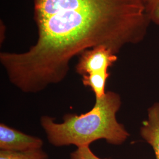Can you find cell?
Here are the masks:
<instances>
[{
    "label": "cell",
    "instance_id": "1",
    "mask_svg": "<svg viewBox=\"0 0 159 159\" xmlns=\"http://www.w3.org/2000/svg\"><path fill=\"white\" fill-rule=\"evenodd\" d=\"M36 43L23 52H1L10 81L25 93L61 83L71 60L104 45L117 54L145 38L150 23L146 0H34Z\"/></svg>",
    "mask_w": 159,
    "mask_h": 159
},
{
    "label": "cell",
    "instance_id": "8",
    "mask_svg": "<svg viewBox=\"0 0 159 159\" xmlns=\"http://www.w3.org/2000/svg\"><path fill=\"white\" fill-rule=\"evenodd\" d=\"M70 159H103L97 156L91 151L90 146H85L77 148L70 154Z\"/></svg>",
    "mask_w": 159,
    "mask_h": 159
},
{
    "label": "cell",
    "instance_id": "5",
    "mask_svg": "<svg viewBox=\"0 0 159 159\" xmlns=\"http://www.w3.org/2000/svg\"><path fill=\"white\" fill-rule=\"evenodd\" d=\"M148 119L143 123L140 135L153 148L156 159H159V102L148 109Z\"/></svg>",
    "mask_w": 159,
    "mask_h": 159
},
{
    "label": "cell",
    "instance_id": "2",
    "mask_svg": "<svg viewBox=\"0 0 159 159\" xmlns=\"http://www.w3.org/2000/svg\"><path fill=\"white\" fill-rule=\"evenodd\" d=\"M121 106L119 94L108 91L102 98H96L93 107L85 113L66 114L60 123H56L53 117L43 116L40 119V125L49 143L57 148L90 146L101 139L110 144L121 145L130 136L116 118Z\"/></svg>",
    "mask_w": 159,
    "mask_h": 159
},
{
    "label": "cell",
    "instance_id": "9",
    "mask_svg": "<svg viewBox=\"0 0 159 159\" xmlns=\"http://www.w3.org/2000/svg\"><path fill=\"white\" fill-rule=\"evenodd\" d=\"M148 16L151 22L159 25V0H146Z\"/></svg>",
    "mask_w": 159,
    "mask_h": 159
},
{
    "label": "cell",
    "instance_id": "3",
    "mask_svg": "<svg viewBox=\"0 0 159 159\" xmlns=\"http://www.w3.org/2000/svg\"><path fill=\"white\" fill-rule=\"evenodd\" d=\"M117 54L108 47L96 46L80 55L75 71L81 76L93 72L108 71V68L117 61Z\"/></svg>",
    "mask_w": 159,
    "mask_h": 159
},
{
    "label": "cell",
    "instance_id": "4",
    "mask_svg": "<svg viewBox=\"0 0 159 159\" xmlns=\"http://www.w3.org/2000/svg\"><path fill=\"white\" fill-rule=\"evenodd\" d=\"M43 144L38 137L28 135L4 123L0 124L1 150L28 151L42 148Z\"/></svg>",
    "mask_w": 159,
    "mask_h": 159
},
{
    "label": "cell",
    "instance_id": "7",
    "mask_svg": "<svg viewBox=\"0 0 159 159\" xmlns=\"http://www.w3.org/2000/svg\"><path fill=\"white\" fill-rule=\"evenodd\" d=\"M0 159H50L43 148L17 152L0 150Z\"/></svg>",
    "mask_w": 159,
    "mask_h": 159
},
{
    "label": "cell",
    "instance_id": "6",
    "mask_svg": "<svg viewBox=\"0 0 159 159\" xmlns=\"http://www.w3.org/2000/svg\"><path fill=\"white\" fill-rule=\"evenodd\" d=\"M109 76L108 71L93 72L83 75L81 81L83 85L90 87L94 92L96 98H100L106 94L105 87Z\"/></svg>",
    "mask_w": 159,
    "mask_h": 159
}]
</instances>
